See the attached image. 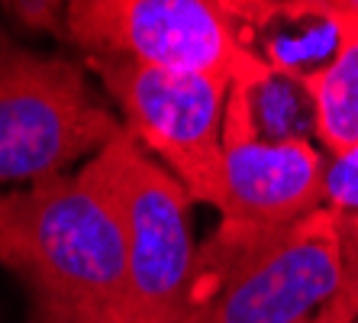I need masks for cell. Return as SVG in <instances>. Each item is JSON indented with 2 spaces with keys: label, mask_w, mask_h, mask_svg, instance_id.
<instances>
[{
  "label": "cell",
  "mask_w": 358,
  "mask_h": 323,
  "mask_svg": "<svg viewBox=\"0 0 358 323\" xmlns=\"http://www.w3.org/2000/svg\"><path fill=\"white\" fill-rule=\"evenodd\" d=\"M0 266L29 298L26 323H123V226L94 158L0 194Z\"/></svg>",
  "instance_id": "1"
},
{
  "label": "cell",
  "mask_w": 358,
  "mask_h": 323,
  "mask_svg": "<svg viewBox=\"0 0 358 323\" xmlns=\"http://www.w3.org/2000/svg\"><path fill=\"white\" fill-rule=\"evenodd\" d=\"M255 94L229 88L226 97L220 226L194 256L184 314L203 304L226 275L265 242L326 207V156L300 136H259Z\"/></svg>",
  "instance_id": "2"
},
{
  "label": "cell",
  "mask_w": 358,
  "mask_h": 323,
  "mask_svg": "<svg viewBox=\"0 0 358 323\" xmlns=\"http://www.w3.org/2000/svg\"><path fill=\"white\" fill-rule=\"evenodd\" d=\"M65 33L87 55L217 75L249 91H262L278 75L217 0H68Z\"/></svg>",
  "instance_id": "3"
},
{
  "label": "cell",
  "mask_w": 358,
  "mask_h": 323,
  "mask_svg": "<svg viewBox=\"0 0 358 323\" xmlns=\"http://www.w3.org/2000/svg\"><path fill=\"white\" fill-rule=\"evenodd\" d=\"M91 158L107 181L123 226L129 275L123 323H181L197 256L191 194L126 133V126Z\"/></svg>",
  "instance_id": "4"
},
{
  "label": "cell",
  "mask_w": 358,
  "mask_h": 323,
  "mask_svg": "<svg viewBox=\"0 0 358 323\" xmlns=\"http://www.w3.org/2000/svg\"><path fill=\"white\" fill-rule=\"evenodd\" d=\"M120 130L75 62L23 49L0 26V184L68 172Z\"/></svg>",
  "instance_id": "5"
},
{
  "label": "cell",
  "mask_w": 358,
  "mask_h": 323,
  "mask_svg": "<svg viewBox=\"0 0 358 323\" xmlns=\"http://www.w3.org/2000/svg\"><path fill=\"white\" fill-rule=\"evenodd\" d=\"M91 68L126 116V133L155 152L194 204L223 207V114L233 84L91 55Z\"/></svg>",
  "instance_id": "6"
},
{
  "label": "cell",
  "mask_w": 358,
  "mask_h": 323,
  "mask_svg": "<svg viewBox=\"0 0 358 323\" xmlns=\"http://www.w3.org/2000/svg\"><path fill=\"white\" fill-rule=\"evenodd\" d=\"M342 282V214L320 207L233 268L181 323H307Z\"/></svg>",
  "instance_id": "7"
},
{
  "label": "cell",
  "mask_w": 358,
  "mask_h": 323,
  "mask_svg": "<svg viewBox=\"0 0 358 323\" xmlns=\"http://www.w3.org/2000/svg\"><path fill=\"white\" fill-rule=\"evenodd\" d=\"M336 49L323 68L294 75L313 104V126L329 156L358 149V10L326 17Z\"/></svg>",
  "instance_id": "8"
},
{
  "label": "cell",
  "mask_w": 358,
  "mask_h": 323,
  "mask_svg": "<svg viewBox=\"0 0 358 323\" xmlns=\"http://www.w3.org/2000/svg\"><path fill=\"white\" fill-rule=\"evenodd\" d=\"M320 317L358 323V214H342V282L323 304Z\"/></svg>",
  "instance_id": "9"
},
{
  "label": "cell",
  "mask_w": 358,
  "mask_h": 323,
  "mask_svg": "<svg viewBox=\"0 0 358 323\" xmlns=\"http://www.w3.org/2000/svg\"><path fill=\"white\" fill-rule=\"evenodd\" d=\"M326 207L336 214H358V149L329 156L326 162Z\"/></svg>",
  "instance_id": "10"
},
{
  "label": "cell",
  "mask_w": 358,
  "mask_h": 323,
  "mask_svg": "<svg viewBox=\"0 0 358 323\" xmlns=\"http://www.w3.org/2000/svg\"><path fill=\"white\" fill-rule=\"evenodd\" d=\"M65 4L68 0H0L7 17L29 29H49V33L65 29Z\"/></svg>",
  "instance_id": "11"
},
{
  "label": "cell",
  "mask_w": 358,
  "mask_h": 323,
  "mask_svg": "<svg viewBox=\"0 0 358 323\" xmlns=\"http://www.w3.org/2000/svg\"><path fill=\"white\" fill-rule=\"evenodd\" d=\"M217 4L236 23L249 26V29H262L271 20L287 17V4L284 0H217Z\"/></svg>",
  "instance_id": "12"
},
{
  "label": "cell",
  "mask_w": 358,
  "mask_h": 323,
  "mask_svg": "<svg viewBox=\"0 0 358 323\" xmlns=\"http://www.w3.org/2000/svg\"><path fill=\"white\" fill-rule=\"evenodd\" d=\"M287 17H317L326 20L336 10H358V0H284Z\"/></svg>",
  "instance_id": "13"
},
{
  "label": "cell",
  "mask_w": 358,
  "mask_h": 323,
  "mask_svg": "<svg viewBox=\"0 0 358 323\" xmlns=\"http://www.w3.org/2000/svg\"><path fill=\"white\" fill-rule=\"evenodd\" d=\"M307 323H336V320H326V317H320V314H317V317H310Z\"/></svg>",
  "instance_id": "14"
}]
</instances>
